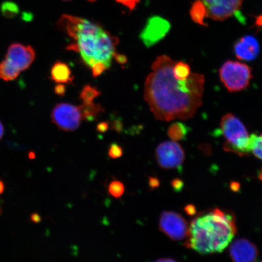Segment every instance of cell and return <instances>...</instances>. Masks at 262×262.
<instances>
[{
  "label": "cell",
  "mask_w": 262,
  "mask_h": 262,
  "mask_svg": "<svg viewBox=\"0 0 262 262\" xmlns=\"http://www.w3.org/2000/svg\"><path fill=\"white\" fill-rule=\"evenodd\" d=\"M176 61L167 55L156 58L146 78L145 98L157 119L169 122L188 120L202 104L205 77L191 73L185 80L173 76Z\"/></svg>",
  "instance_id": "6da1fadb"
},
{
  "label": "cell",
  "mask_w": 262,
  "mask_h": 262,
  "mask_svg": "<svg viewBox=\"0 0 262 262\" xmlns=\"http://www.w3.org/2000/svg\"><path fill=\"white\" fill-rule=\"evenodd\" d=\"M59 28L76 40L68 46L69 51L79 52L82 60L91 68L97 61L103 62L108 69L119 39L104 30L99 25L88 19L70 15H63L58 21Z\"/></svg>",
  "instance_id": "7a4b0ae2"
},
{
  "label": "cell",
  "mask_w": 262,
  "mask_h": 262,
  "mask_svg": "<svg viewBox=\"0 0 262 262\" xmlns=\"http://www.w3.org/2000/svg\"><path fill=\"white\" fill-rule=\"evenodd\" d=\"M236 231L234 215L216 208L191 222L185 246L201 254L222 253Z\"/></svg>",
  "instance_id": "3957f363"
},
{
  "label": "cell",
  "mask_w": 262,
  "mask_h": 262,
  "mask_svg": "<svg viewBox=\"0 0 262 262\" xmlns=\"http://www.w3.org/2000/svg\"><path fill=\"white\" fill-rule=\"evenodd\" d=\"M221 132L227 140L225 150L242 156L250 155V136L243 123L234 115L228 113L222 118Z\"/></svg>",
  "instance_id": "277c9868"
},
{
  "label": "cell",
  "mask_w": 262,
  "mask_h": 262,
  "mask_svg": "<svg viewBox=\"0 0 262 262\" xmlns=\"http://www.w3.org/2000/svg\"><path fill=\"white\" fill-rule=\"evenodd\" d=\"M221 80L230 93L246 89L253 78L251 68L237 61H226L219 70Z\"/></svg>",
  "instance_id": "5b68a950"
},
{
  "label": "cell",
  "mask_w": 262,
  "mask_h": 262,
  "mask_svg": "<svg viewBox=\"0 0 262 262\" xmlns=\"http://www.w3.org/2000/svg\"><path fill=\"white\" fill-rule=\"evenodd\" d=\"M51 119L59 129L68 132L77 130L80 126L83 117L80 106L61 103L52 110Z\"/></svg>",
  "instance_id": "8992f818"
},
{
  "label": "cell",
  "mask_w": 262,
  "mask_h": 262,
  "mask_svg": "<svg viewBox=\"0 0 262 262\" xmlns=\"http://www.w3.org/2000/svg\"><path fill=\"white\" fill-rule=\"evenodd\" d=\"M185 157L184 150L175 141L160 143L156 150L157 163L164 169H177L181 171Z\"/></svg>",
  "instance_id": "52a82bcc"
},
{
  "label": "cell",
  "mask_w": 262,
  "mask_h": 262,
  "mask_svg": "<svg viewBox=\"0 0 262 262\" xmlns=\"http://www.w3.org/2000/svg\"><path fill=\"white\" fill-rule=\"evenodd\" d=\"M204 9L206 18L224 21L236 13L244 0H194Z\"/></svg>",
  "instance_id": "ba28073f"
},
{
  "label": "cell",
  "mask_w": 262,
  "mask_h": 262,
  "mask_svg": "<svg viewBox=\"0 0 262 262\" xmlns=\"http://www.w3.org/2000/svg\"><path fill=\"white\" fill-rule=\"evenodd\" d=\"M159 228L173 241H182L187 237L188 223L182 215L173 211H163L160 215Z\"/></svg>",
  "instance_id": "9c48e42d"
},
{
  "label": "cell",
  "mask_w": 262,
  "mask_h": 262,
  "mask_svg": "<svg viewBox=\"0 0 262 262\" xmlns=\"http://www.w3.org/2000/svg\"><path fill=\"white\" fill-rule=\"evenodd\" d=\"M170 28L169 23L159 16L148 19L140 34V39L146 48H150L165 37Z\"/></svg>",
  "instance_id": "30bf717a"
},
{
  "label": "cell",
  "mask_w": 262,
  "mask_h": 262,
  "mask_svg": "<svg viewBox=\"0 0 262 262\" xmlns=\"http://www.w3.org/2000/svg\"><path fill=\"white\" fill-rule=\"evenodd\" d=\"M35 57V49L31 46L14 42L9 46L5 58L21 72L31 67Z\"/></svg>",
  "instance_id": "8fae6325"
},
{
  "label": "cell",
  "mask_w": 262,
  "mask_h": 262,
  "mask_svg": "<svg viewBox=\"0 0 262 262\" xmlns=\"http://www.w3.org/2000/svg\"><path fill=\"white\" fill-rule=\"evenodd\" d=\"M229 255L234 261H255L258 256L256 246L245 238L237 239L230 246Z\"/></svg>",
  "instance_id": "7c38bea8"
},
{
  "label": "cell",
  "mask_w": 262,
  "mask_h": 262,
  "mask_svg": "<svg viewBox=\"0 0 262 262\" xmlns=\"http://www.w3.org/2000/svg\"><path fill=\"white\" fill-rule=\"evenodd\" d=\"M234 51L240 60L252 61L259 54L260 47L257 39L251 35H246L235 42Z\"/></svg>",
  "instance_id": "4fadbf2b"
},
{
  "label": "cell",
  "mask_w": 262,
  "mask_h": 262,
  "mask_svg": "<svg viewBox=\"0 0 262 262\" xmlns=\"http://www.w3.org/2000/svg\"><path fill=\"white\" fill-rule=\"evenodd\" d=\"M69 66L63 62L57 61L52 66L51 70V78L58 83L72 84L74 77Z\"/></svg>",
  "instance_id": "5bb4252c"
},
{
  "label": "cell",
  "mask_w": 262,
  "mask_h": 262,
  "mask_svg": "<svg viewBox=\"0 0 262 262\" xmlns=\"http://www.w3.org/2000/svg\"><path fill=\"white\" fill-rule=\"evenodd\" d=\"M80 107L83 119L88 122H93L104 111L103 108L100 104H95L94 102L83 103Z\"/></svg>",
  "instance_id": "9a60e30c"
},
{
  "label": "cell",
  "mask_w": 262,
  "mask_h": 262,
  "mask_svg": "<svg viewBox=\"0 0 262 262\" xmlns=\"http://www.w3.org/2000/svg\"><path fill=\"white\" fill-rule=\"evenodd\" d=\"M21 72L7 60L0 62V78L6 81L14 80Z\"/></svg>",
  "instance_id": "2e32d148"
},
{
  "label": "cell",
  "mask_w": 262,
  "mask_h": 262,
  "mask_svg": "<svg viewBox=\"0 0 262 262\" xmlns=\"http://www.w3.org/2000/svg\"><path fill=\"white\" fill-rule=\"evenodd\" d=\"M188 130L184 124L177 122L170 126L168 130V135L172 141H180L185 139Z\"/></svg>",
  "instance_id": "e0dca14e"
},
{
  "label": "cell",
  "mask_w": 262,
  "mask_h": 262,
  "mask_svg": "<svg viewBox=\"0 0 262 262\" xmlns=\"http://www.w3.org/2000/svg\"><path fill=\"white\" fill-rule=\"evenodd\" d=\"M191 73V68L189 64L182 61H176L173 68V74L177 79L185 80Z\"/></svg>",
  "instance_id": "ac0fdd59"
},
{
  "label": "cell",
  "mask_w": 262,
  "mask_h": 262,
  "mask_svg": "<svg viewBox=\"0 0 262 262\" xmlns=\"http://www.w3.org/2000/svg\"><path fill=\"white\" fill-rule=\"evenodd\" d=\"M100 92L97 88L86 85L82 90L80 98L83 103H92L94 102L95 98L100 96Z\"/></svg>",
  "instance_id": "d6986e66"
},
{
  "label": "cell",
  "mask_w": 262,
  "mask_h": 262,
  "mask_svg": "<svg viewBox=\"0 0 262 262\" xmlns=\"http://www.w3.org/2000/svg\"><path fill=\"white\" fill-rule=\"evenodd\" d=\"M250 148L251 152L262 160V134L261 135L253 134L250 136Z\"/></svg>",
  "instance_id": "ffe728a7"
},
{
  "label": "cell",
  "mask_w": 262,
  "mask_h": 262,
  "mask_svg": "<svg viewBox=\"0 0 262 262\" xmlns=\"http://www.w3.org/2000/svg\"><path fill=\"white\" fill-rule=\"evenodd\" d=\"M19 8L15 3L5 2L1 6V12L6 18H13L19 14Z\"/></svg>",
  "instance_id": "44dd1931"
},
{
  "label": "cell",
  "mask_w": 262,
  "mask_h": 262,
  "mask_svg": "<svg viewBox=\"0 0 262 262\" xmlns=\"http://www.w3.org/2000/svg\"><path fill=\"white\" fill-rule=\"evenodd\" d=\"M124 191H125V188H124L123 183L119 180H114L111 182L109 187H108L110 194L116 199L120 198L123 195Z\"/></svg>",
  "instance_id": "7402d4cb"
},
{
  "label": "cell",
  "mask_w": 262,
  "mask_h": 262,
  "mask_svg": "<svg viewBox=\"0 0 262 262\" xmlns=\"http://www.w3.org/2000/svg\"><path fill=\"white\" fill-rule=\"evenodd\" d=\"M108 156L110 158L117 159L120 158L123 155V150L122 146L117 143H112L108 150Z\"/></svg>",
  "instance_id": "603a6c76"
},
{
  "label": "cell",
  "mask_w": 262,
  "mask_h": 262,
  "mask_svg": "<svg viewBox=\"0 0 262 262\" xmlns=\"http://www.w3.org/2000/svg\"><path fill=\"white\" fill-rule=\"evenodd\" d=\"M93 71V75L94 78H97L107 70L106 65L101 61H97L91 67Z\"/></svg>",
  "instance_id": "cb8c5ba5"
},
{
  "label": "cell",
  "mask_w": 262,
  "mask_h": 262,
  "mask_svg": "<svg viewBox=\"0 0 262 262\" xmlns=\"http://www.w3.org/2000/svg\"><path fill=\"white\" fill-rule=\"evenodd\" d=\"M116 1L128 8L130 11L135 9L140 0H116Z\"/></svg>",
  "instance_id": "d4e9b609"
},
{
  "label": "cell",
  "mask_w": 262,
  "mask_h": 262,
  "mask_svg": "<svg viewBox=\"0 0 262 262\" xmlns=\"http://www.w3.org/2000/svg\"><path fill=\"white\" fill-rule=\"evenodd\" d=\"M113 57L117 63L120 64H126L127 62V59L125 55L117 53L116 51L114 52Z\"/></svg>",
  "instance_id": "484cf974"
},
{
  "label": "cell",
  "mask_w": 262,
  "mask_h": 262,
  "mask_svg": "<svg viewBox=\"0 0 262 262\" xmlns=\"http://www.w3.org/2000/svg\"><path fill=\"white\" fill-rule=\"evenodd\" d=\"M171 185L173 189L176 191H180V190L182 189L183 186H184L183 182L179 179H174L172 180Z\"/></svg>",
  "instance_id": "4316f807"
},
{
  "label": "cell",
  "mask_w": 262,
  "mask_h": 262,
  "mask_svg": "<svg viewBox=\"0 0 262 262\" xmlns=\"http://www.w3.org/2000/svg\"><path fill=\"white\" fill-rule=\"evenodd\" d=\"M55 93L60 96H64L66 93V86L63 84H57L54 88Z\"/></svg>",
  "instance_id": "83f0119b"
},
{
  "label": "cell",
  "mask_w": 262,
  "mask_h": 262,
  "mask_svg": "<svg viewBox=\"0 0 262 262\" xmlns=\"http://www.w3.org/2000/svg\"><path fill=\"white\" fill-rule=\"evenodd\" d=\"M149 186L150 189H155L158 188L160 185V182L158 179L156 178H149L148 180Z\"/></svg>",
  "instance_id": "f1b7e54d"
},
{
  "label": "cell",
  "mask_w": 262,
  "mask_h": 262,
  "mask_svg": "<svg viewBox=\"0 0 262 262\" xmlns=\"http://www.w3.org/2000/svg\"><path fill=\"white\" fill-rule=\"evenodd\" d=\"M110 124L107 122H104L98 124L97 130L98 132L104 133L109 129Z\"/></svg>",
  "instance_id": "f546056e"
},
{
  "label": "cell",
  "mask_w": 262,
  "mask_h": 262,
  "mask_svg": "<svg viewBox=\"0 0 262 262\" xmlns=\"http://www.w3.org/2000/svg\"><path fill=\"white\" fill-rule=\"evenodd\" d=\"M112 129L117 133L122 132L123 129L122 122L120 120H114L112 124Z\"/></svg>",
  "instance_id": "4dcf8cb0"
},
{
  "label": "cell",
  "mask_w": 262,
  "mask_h": 262,
  "mask_svg": "<svg viewBox=\"0 0 262 262\" xmlns=\"http://www.w3.org/2000/svg\"><path fill=\"white\" fill-rule=\"evenodd\" d=\"M185 211L189 215H194L196 212V209L194 206L189 205L186 206Z\"/></svg>",
  "instance_id": "1f68e13d"
},
{
  "label": "cell",
  "mask_w": 262,
  "mask_h": 262,
  "mask_svg": "<svg viewBox=\"0 0 262 262\" xmlns=\"http://www.w3.org/2000/svg\"><path fill=\"white\" fill-rule=\"evenodd\" d=\"M31 220L35 224H39L41 221V217L38 213H34L31 215Z\"/></svg>",
  "instance_id": "d6a6232c"
},
{
  "label": "cell",
  "mask_w": 262,
  "mask_h": 262,
  "mask_svg": "<svg viewBox=\"0 0 262 262\" xmlns=\"http://www.w3.org/2000/svg\"><path fill=\"white\" fill-rule=\"evenodd\" d=\"M5 133V129L4 126H3V123L1 121H0V140L3 138V136H4Z\"/></svg>",
  "instance_id": "836d02e7"
},
{
  "label": "cell",
  "mask_w": 262,
  "mask_h": 262,
  "mask_svg": "<svg viewBox=\"0 0 262 262\" xmlns=\"http://www.w3.org/2000/svg\"><path fill=\"white\" fill-rule=\"evenodd\" d=\"M5 189V186L4 183L2 180H0V195H2L4 192Z\"/></svg>",
  "instance_id": "e575fe53"
},
{
  "label": "cell",
  "mask_w": 262,
  "mask_h": 262,
  "mask_svg": "<svg viewBox=\"0 0 262 262\" xmlns=\"http://www.w3.org/2000/svg\"><path fill=\"white\" fill-rule=\"evenodd\" d=\"M175 260L172 259V258H160V259L156 260L157 262H171V261H174Z\"/></svg>",
  "instance_id": "d590c367"
},
{
  "label": "cell",
  "mask_w": 262,
  "mask_h": 262,
  "mask_svg": "<svg viewBox=\"0 0 262 262\" xmlns=\"http://www.w3.org/2000/svg\"><path fill=\"white\" fill-rule=\"evenodd\" d=\"M35 154L34 152H30L29 155V157L30 159H34L35 158Z\"/></svg>",
  "instance_id": "8d00e7d4"
},
{
  "label": "cell",
  "mask_w": 262,
  "mask_h": 262,
  "mask_svg": "<svg viewBox=\"0 0 262 262\" xmlns=\"http://www.w3.org/2000/svg\"><path fill=\"white\" fill-rule=\"evenodd\" d=\"M258 178H259V179L262 181V169L261 170V171L259 172V175H258Z\"/></svg>",
  "instance_id": "74e56055"
},
{
  "label": "cell",
  "mask_w": 262,
  "mask_h": 262,
  "mask_svg": "<svg viewBox=\"0 0 262 262\" xmlns=\"http://www.w3.org/2000/svg\"><path fill=\"white\" fill-rule=\"evenodd\" d=\"M87 1L91 2V3H93V2H96L97 0H87Z\"/></svg>",
  "instance_id": "f35d334b"
},
{
  "label": "cell",
  "mask_w": 262,
  "mask_h": 262,
  "mask_svg": "<svg viewBox=\"0 0 262 262\" xmlns=\"http://www.w3.org/2000/svg\"><path fill=\"white\" fill-rule=\"evenodd\" d=\"M2 213V208L1 207H0V215H1Z\"/></svg>",
  "instance_id": "ab89813d"
},
{
  "label": "cell",
  "mask_w": 262,
  "mask_h": 262,
  "mask_svg": "<svg viewBox=\"0 0 262 262\" xmlns=\"http://www.w3.org/2000/svg\"><path fill=\"white\" fill-rule=\"evenodd\" d=\"M62 1H63V2H70V1H71V0H62Z\"/></svg>",
  "instance_id": "60d3db41"
}]
</instances>
